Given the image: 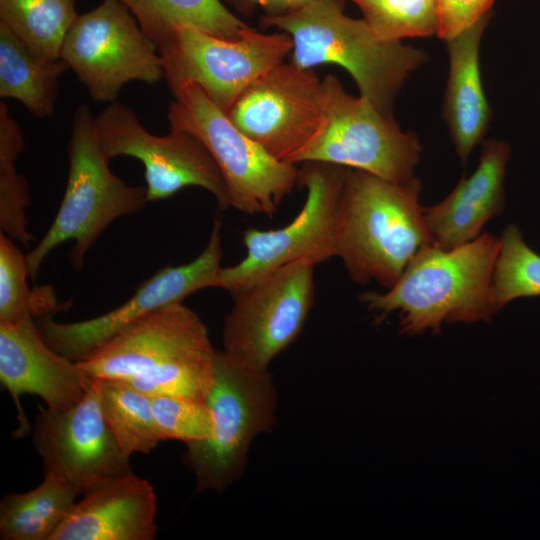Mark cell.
I'll list each match as a JSON object with an SVG mask.
<instances>
[{"instance_id": "cell-1", "label": "cell", "mask_w": 540, "mask_h": 540, "mask_svg": "<svg viewBox=\"0 0 540 540\" xmlns=\"http://www.w3.org/2000/svg\"><path fill=\"white\" fill-rule=\"evenodd\" d=\"M217 354L206 325L180 302L145 315L77 362L90 379L205 401Z\"/></svg>"}, {"instance_id": "cell-2", "label": "cell", "mask_w": 540, "mask_h": 540, "mask_svg": "<svg viewBox=\"0 0 540 540\" xmlns=\"http://www.w3.org/2000/svg\"><path fill=\"white\" fill-rule=\"evenodd\" d=\"M499 247L500 239L487 232L451 249L427 244L386 293L364 292L359 299L379 320L399 311L407 336L438 333L442 323L488 321L498 311L493 273Z\"/></svg>"}, {"instance_id": "cell-3", "label": "cell", "mask_w": 540, "mask_h": 540, "mask_svg": "<svg viewBox=\"0 0 540 540\" xmlns=\"http://www.w3.org/2000/svg\"><path fill=\"white\" fill-rule=\"evenodd\" d=\"M420 182H395L347 168L339 200L335 252L352 281L390 289L433 243L419 204Z\"/></svg>"}, {"instance_id": "cell-4", "label": "cell", "mask_w": 540, "mask_h": 540, "mask_svg": "<svg viewBox=\"0 0 540 540\" xmlns=\"http://www.w3.org/2000/svg\"><path fill=\"white\" fill-rule=\"evenodd\" d=\"M261 23L291 37L292 64L302 69L340 65L353 77L361 96L386 114H391L406 77L426 59L422 51L401 41L380 38L364 19L345 15L344 0H316L282 15H265Z\"/></svg>"}, {"instance_id": "cell-5", "label": "cell", "mask_w": 540, "mask_h": 540, "mask_svg": "<svg viewBox=\"0 0 540 540\" xmlns=\"http://www.w3.org/2000/svg\"><path fill=\"white\" fill-rule=\"evenodd\" d=\"M94 118L86 104L73 116L68 143L69 172L59 210L46 234L26 254L29 278L35 280L44 259L57 246L74 241L69 258L82 268L87 251L116 219L134 214L148 202L146 187L131 186L114 175L100 148Z\"/></svg>"}, {"instance_id": "cell-6", "label": "cell", "mask_w": 540, "mask_h": 540, "mask_svg": "<svg viewBox=\"0 0 540 540\" xmlns=\"http://www.w3.org/2000/svg\"><path fill=\"white\" fill-rule=\"evenodd\" d=\"M170 131L189 134L212 156L229 206L272 217L298 183L296 164L280 161L241 132L197 85L180 89L168 108Z\"/></svg>"}, {"instance_id": "cell-7", "label": "cell", "mask_w": 540, "mask_h": 540, "mask_svg": "<svg viewBox=\"0 0 540 540\" xmlns=\"http://www.w3.org/2000/svg\"><path fill=\"white\" fill-rule=\"evenodd\" d=\"M205 402L213 418L211 436L187 444L185 457L197 491L222 492L243 472L253 439L273 425L277 392L268 370L241 367L218 351Z\"/></svg>"}, {"instance_id": "cell-8", "label": "cell", "mask_w": 540, "mask_h": 540, "mask_svg": "<svg viewBox=\"0 0 540 540\" xmlns=\"http://www.w3.org/2000/svg\"><path fill=\"white\" fill-rule=\"evenodd\" d=\"M302 164L297 184L307 194L298 215L283 228L244 231L246 257L234 266L222 267L215 287L234 296L289 263L310 260L317 265L336 256V220L347 168L325 162Z\"/></svg>"}, {"instance_id": "cell-9", "label": "cell", "mask_w": 540, "mask_h": 540, "mask_svg": "<svg viewBox=\"0 0 540 540\" xmlns=\"http://www.w3.org/2000/svg\"><path fill=\"white\" fill-rule=\"evenodd\" d=\"M322 82L325 123L297 164L325 162L395 182L415 178L421 152L417 137L403 132L391 114L379 111L367 99L349 95L333 75Z\"/></svg>"}, {"instance_id": "cell-10", "label": "cell", "mask_w": 540, "mask_h": 540, "mask_svg": "<svg viewBox=\"0 0 540 540\" xmlns=\"http://www.w3.org/2000/svg\"><path fill=\"white\" fill-rule=\"evenodd\" d=\"M60 58L96 102H115L130 81L164 77L158 45L118 0H102L79 14L63 40Z\"/></svg>"}, {"instance_id": "cell-11", "label": "cell", "mask_w": 540, "mask_h": 540, "mask_svg": "<svg viewBox=\"0 0 540 540\" xmlns=\"http://www.w3.org/2000/svg\"><path fill=\"white\" fill-rule=\"evenodd\" d=\"M310 260L284 265L235 294L223 329L224 356L264 371L298 337L314 302Z\"/></svg>"}, {"instance_id": "cell-12", "label": "cell", "mask_w": 540, "mask_h": 540, "mask_svg": "<svg viewBox=\"0 0 540 540\" xmlns=\"http://www.w3.org/2000/svg\"><path fill=\"white\" fill-rule=\"evenodd\" d=\"M292 48L287 33L263 34L250 27L238 39L182 28L158 46L172 95L197 85L225 114L254 79L281 63Z\"/></svg>"}, {"instance_id": "cell-13", "label": "cell", "mask_w": 540, "mask_h": 540, "mask_svg": "<svg viewBox=\"0 0 540 540\" xmlns=\"http://www.w3.org/2000/svg\"><path fill=\"white\" fill-rule=\"evenodd\" d=\"M226 115L274 158L297 164L325 123L323 82L311 69L281 62L254 79Z\"/></svg>"}, {"instance_id": "cell-14", "label": "cell", "mask_w": 540, "mask_h": 540, "mask_svg": "<svg viewBox=\"0 0 540 540\" xmlns=\"http://www.w3.org/2000/svg\"><path fill=\"white\" fill-rule=\"evenodd\" d=\"M97 139L111 160L128 156L144 166L148 202L167 199L188 186L209 191L220 209L229 206L222 174L204 145L193 136L171 131L157 136L147 131L135 112L121 102L109 103L94 118Z\"/></svg>"}, {"instance_id": "cell-15", "label": "cell", "mask_w": 540, "mask_h": 540, "mask_svg": "<svg viewBox=\"0 0 540 540\" xmlns=\"http://www.w3.org/2000/svg\"><path fill=\"white\" fill-rule=\"evenodd\" d=\"M221 228L222 220L215 219L208 244L198 257L159 270L119 307L72 323H59L50 316L42 318L37 326L44 340L56 352L77 362L145 315L180 303L199 290L215 287L222 268Z\"/></svg>"}, {"instance_id": "cell-16", "label": "cell", "mask_w": 540, "mask_h": 540, "mask_svg": "<svg viewBox=\"0 0 540 540\" xmlns=\"http://www.w3.org/2000/svg\"><path fill=\"white\" fill-rule=\"evenodd\" d=\"M33 439L45 472L61 476L80 494L132 472L104 419L97 379L71 408H40Z\"/></svg>"}, {"instance_id": "cell-17", "label": "cell", "mask_w": 540, "mask_h": 540, "mask_svg": "<svg viewBox=\"0 0 540 540\" xmlns=\"http://www.w3.org/2000/svg\"><path fill=\"white\" fill-rule=\"evenodd\" d=\"M33 314L21 320L0 323V380L18 411V436L30 431L20 397L33 394L48 408L65 410L77 404L93 379L78 362L52 349L44 340Z\"/></svg>"}, {"instance_id": "cell-18", "label": "cell", "mask_w": 540, "mask_h": 540, "mask_svg": "<svg viewBox=\"0 0 540 540\" xmlns=\"http://www.w3.org/2000/svg\"><path fill=\"white\" fill-rule=\"evenodd\" d=\"M156 515L152 485L131 472L85 493L50 540H152Z\"/></svg>"}, {"instance_id": "cell-19", "label": "cell", "mask_w": 540, "mask_h": 540, "mask_svg": "<svg viewBox=\"0 0 540 540\" xmlns=\"http://www.w3.org/2000/svg\"><path fill=\"white\" fill-rule=\"evenodd\" d=\"M510 147L504 141L483 144L473 174L462 177L441 202L424 208V218L434 244L451 249L476 239L484 225L504 207V176Z\"/></svg>"}, {"instance_id": "cell-20", "label": "cell", "mask_w": 540, "mask_h": 540, "mask_svg": "<svg viewBox=\"0 0 540 540\" xmlns=\"http://www.w3.org/2000/svg\"><path fill=\"white\" fill-rule=\"evenodd\" d=\"M489 13L448 42L450 69L444 115L464 164L482 140L490 119L479 65V48Z\"/></svg>"}, {"instance_id": "cell-21", "label": "cell", "mask_w": 540, "mask_h": 540, "mask_svg": "<svg viewBox=\"0 0 540 540\" xmlns=\"http://www.w3.org/2000/svg\"><path fill=\"white\" fill-rule=\"evenodd\" d=\"M69 69L61 58L41 59L0 22V97L12 98L37 118L54 113L59 79Z\"/></svg>"}, {"instance_id": "cell-22", "label": "cell", "mask_w": 540, "mask_h": 540, "mask_svg": "<svg viewBox=\"0 0 540 540\" xmlns=\"http://www.w3.org/2000/svg\"><path fill=\"white\" fill-rule=\"evenodd\" d=\"M78 490L61 476L45 472L40 485L0 502V538L50 540L75 504Z\"/></svg>"}, {"instance_id": "cell-23", "label": "cell", "mask_w": 540, "mask_h": 540, "mask_svg": "<svg viewBox=\"0 0 540 540\" xmlns=\"http://www.w3.org/2000/svg\"><path fill=\"white\" fill-rule=\"evenodd\" d=\"M159 46L179 29L196 28L225 39H238L248 26L220 0H118Z\"/></svg>"}, {"instance_id": "cell-24", "label": "cell", "mask_w": 540, "mask_h": 540, "mask_svg": "<svg viewBox=\"0 0 540 540\" xmlns=\"http://www.w3.org/2000/svg\"><path fill=\"white\" fill-rule=\"evenodd\" d=\"M78 15L75 0H0V22L46 60L60 58L65 35Z\"/></svg>"}, {"instance_id": "cell-25", "label": "cell", "mask_w": 540, "mask_h": 540, "mask_svg": "<svg viewBox=\"0 0 540 540\" xmlns=\"http://www.w3.org/2000/svg\"><path fill=\"white\" fill-rule=\"evenodd\" d=\"M97 380L104 419L122 451L128 457L150 453L162 441L151 396L124 382Z\"/></svg>"}, {"instance_id": "cell-26", "label": "cell", "mask_w": 540, "mask_h": 540, "mask_svg": "<svg viewBox=\"0 0 540 540\" xmlns=\"http://www.w3.org/2000/svg\"><path fill=\"white\" fill-rule=\"evenodd\" d=\"M23 134L10 115L7 104L0 102V227L1 232L28 247L33 236L27 227L26 208L30 190L17 171L16 160L23 150Z\"/></svg>"}, {"instance_id": "cell-27", "label": "cell", "mask_w": 540, "mask_h": 540, "mask_svg": "<svg viewBox=\"0 0 540 540\" xmlns=\"http://www.w3.org/2000/svg\"><path fill=\"white\" fill-rule=\"evenodd\" d=\"M493 296L498 310L516 298L540 296V255L525 244L514 224L504 229L500 239Z\"/></svg>"}, {"instance_id": "cell-28", "label": "cell", "mask_w": 540, "mask_h": 540, "mask_svg": "<svg viewBox=\"0 0 540 540\" xmlns=\"http://www.w3.org/2000/svg\"><path fill=\"white\" fill-rule=\"evenodd\" d=\"M12 240L0 233V323L4 324L15 323L28 314L50 313L56 307L50 289L30 291L26 255Z\"/></svg>"}, {"instance_id": "cell-29", "label": "cell", "mask_w": 540, "mask_h": 540, "mask_svg": "<svg viewBox=\"0 0 540 540\" xmlns=\"http://www.w3.org/2000/svg\"><path fill=\"white\" fill-rule=\"evenodd\" d=\"M382 39L424 37L437 31V0H352Z\"/></svg>"}, {"instance_id": "cell-30", "label": "cell", "mask_w": 540, "mask_h": 540, "mask_svg": "<svg viewBox=\"0 0 540 540\" xmlns=\"http://www.w3.org/2000/svg\"><path fill=\"white\" fill-rule=\"evenodd\" d=\"M155 421L164 440L187 444L208 439L212 433V413L205 401L183 396H151Z\"/></svg>"}, {"instance_id": "cell-31", "label": "cell", "mask_w": 540, "mask_h": 540, "mask_svg": "<svg viewBox=\"0 0 540 540\" xmlns=\"http://www.w3.org/2000/svg\"><path fill=\"white\" fill-rule=\"evenodd\" d=\"M494 0H437V35L451 40L489 13Z\"/></svg>"}, {"instance_id": "cell-32", "label": "cell", "mask_w": 540, "mask_h": 540, "mask_svg": "<svg viewBox=\"0 0 540 540\" xmlns=\"http://www.w3.org/2000/svg\"><path fill=\"white\" fill-rule=\"evenodd\" d=\"M242 6L260 7L268 16L282 15L299 8L316 0H235Z\"/></svg>"}]
</instances>
